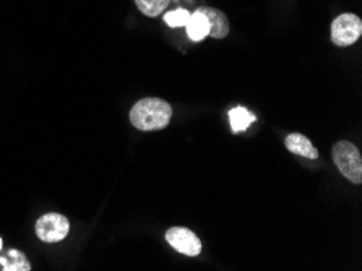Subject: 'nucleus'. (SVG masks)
Instances as JSON below:
<instances>
[{
  "mask_svg": "<svg viewBox=\"0 0 362 271\" xmlns=\"http://www.w3.org/2000/svg\"><path fill=\"white\" fill-rule=\"evenodd\" d=\"M166 241L179 253L187 257H197L202 252V242L187 228H171L166 232Z\"/></svg>",
  "mask_w": 362,
  "mask_h": 271,
  "instance_id": "nucleus-5",
  "label": "nucleus"
},
{
  "mask_svg": "<svg viewBox=\"0 0 362 271\" xmlns=\"http://www.w3.org/2000/svg\"><path fill=\"white\" fill-rule=\"evenodd\" d=\"M0 265L4 271H30L31 265L23 252L8 250L5 255H0Z\"/></svg>",
  "mask_w": 362,
  "mask_h": 271,
  "instance_id": "nucleus-9",
  "label": "nucleus"
},
{
  "mask_svg": "<svg viewBox=\"0 0 362 271\" xmlns=\"http://www.w3.org/2000/svg\"><path fill=\"white\" fill-rule=\"evenodd\" d=\"M257 117L252 113H249L245 108H234L231 113H229V122H231V130L234 134H239V132H244L249 129L252 122H255Z\"/></svg>",
  "mask_w": 362,
  "mask_h": 271,
  "instance_id": "nucleus-10",
  "label": "nucleus"
},
{
  "mask_svg": "<svg viewBox=\"0 0 362 271\" xmlns=\"http://www.w3.org/2000/svg\"><path fill=\"white\" fill-rule=\"evenodd\" d=\"M199 12L206 16L208 23H210V36L215 38V40H223L229 35V21L228 16L223 12H219L216 8L210 7H202Z\"/></svg>",
  "mask_w": 362,
  "mask_h": 271,
  "instance_id": "nucleus-6",
  "label": "nucleus"
},
{
  "mask_svg": "<svg viewBox=\"0 0 362 271\" xmlns=\"http://www.w3.org/2000/svg\"><path fill=\"white\" fill-rule=\"evenodd\" d=\"M189 16H190V13L187 12V10L177 8V10H174V12H168L166 15H164V21H166V25H169L171 28H180V26L187 25Z\"/></svg>",
  "mask_w": 362,
  "mask_h": 271,
  "instance_id": "nucleus-12",
  "label": "nucleus"
},
{
  "mask_svg": "<svg viewBox=\"0 0 362 271\" xmlns=\"http://www.w3.org/2000/svg\"><path fill=\"white\" fill-rule=\"evenodd\" d=\"M70 223L69 219L59 213H47L37 219L36 236L42 242L54 244V242L64 241L69 236Z\"/></svg>",
  "mask_w": 362,
  "mask_h": 271,
  "instance_id": "nucleus-4",
  "label": "nucleus"
},
{
  "mask_svg": "<svg viewBox=\"0 0 362 271\" xmlns=\"http://www.w3.org/2000/svg\"><path fill=\"white\" fill-rule=\"evenodd\" d=\"M362 35V21L358 15L343 13L332 23V41L339 47L351 46Z\"/></svg>",
  "mask_w": 362,
  "mask_h": 271,
  "instance_id": "nucleus-3",
  "label": "nucleus"
},
{
  "mask_svg": "<svg viewBox=\"0 0 362 271\" xmlns=\"http://www.w3.org/2000/svg\"><path fill=\"white\" fill-rule=\"evenodd\" d=\"M135 4L146 16H158L168 8L171 0H135Z\"/></svg>",
  "mask_w": 362,
  "mask_h": 271,
  "instance_id": "nucleus-11",
  "label": "nucleus"
},
{
  "mask_svg": "<svg viewBox=\"0 0 362 271\" xmlns=\"http://www.w3.org/2000/svg\"><path fill=\"white\" fill-rule=\"evenodd\" d=\"M2 246H4V244H2V239H0V250H2Z\"/></svg>",
  "mask_w": 362,
  "mask_h": 271,
  "instance_id": "nucleus-13",
  "label": "nucleus"
},
{
  "mask_svg": "<svg viewBox=\"0 0 362 271\" xmlns=\"http://www.w3.org/2000/svg\"><path fill=\"white\" fill-rule=\"evenodd\" d=\"M333 163L353 184L362 182V158L359 149L351 142H338L333 146Z\"/></svg>",
  "mask_w": 362,
  "mask_h": 271,
  "instance_id": "nucleus-2",
  "label": "nucleus"
},
{
  "mask_svg": "<svg viewBox=\"0 0 362 271\" xmlns=\"http://www.w3.org/2000/svg\"><path fill=\"white\" fill-rule=\"evenodd\" d=\"M284 145L289 149L291 153L300 154V156L309 158V159H317L319 158V151L312 145L309 138L303 134H291L284 140Z\"/></svg>",
  "mask_w": 362,
  "mask_h": 271,
  "instance_id": "nucleus-7",
  "label": "nucleus"
},
{
  "mask_svg": "<svg viewBox=\"0 0 362 271\" xmlns=\"http://www.w3.org/2000/svg\"><path fill=\"white\" fill-rule=\"evenodd\" d=\"M185 28H187L189 38L195 42L203 41L208 35H210V23H208L206 16L199 12V10H197L195 13H190Z\"/></svg>",
  "mask_w": 362,
  "mask_h": 271,
  "instance_id": "nucleus-8",
  "label": "nucleus"
},
{
  "mask_svg": "<svg viewBox=\"0 0 362 271\" xmlns=\"http://www.w3.org/2000/svg\"><path fill=\"white\" fill-rule=\"evenodd\" d=\"M173 109L166 101L158 98L140 99L130 110V122L144 132L161 130L171 122Z\"/></svg>",
  "mask_w": 362,
  "mask_h": 271,
  "instance_id": "nucleus-1",
  "label": "nucleus"
}]
</instances>
